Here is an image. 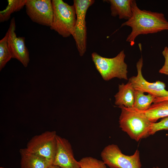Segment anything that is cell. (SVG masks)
Wrapping results in <instances>:
<instances>
[{
  "label": "cell",
  "instance_id": "obj_11",
  "mask_svg": "<svg viewBox=\"0 0 168 168\" xmlns=\"http://www.w3.org/2000/svg\"><path fill=\"white\" fill-rule=\"evenodd\" d=\"M57 148L53 165L61 168H81L75 158L72 146L67 139L57 135Z\"/></svg>",
  "mask_w": 168,
  "mask_h": 168
},
{
  "label": "cell",
  "instance_id": "obj_16",
  "mask_svg": "<svg viewBox=\"0 0 168 168\" xmlns=\"http://www.w3.org/2000/svg\"><path fill=\"white\" fill-rule=\"evenodd\" d=\"M156 98L155 96L152 94H148L145 95L144 92L140 90H135L133 108L139 111H146L150 107Z\"/></svg>",
  "mask_w": 168,
  "mask_h": 168
},
{
  "label": "cell",
  "instance_id": "obj_19",
  "mask_svg": "<svg viewBox=\"0 0 168 168\" xmlns=\"http://www.w3.org/2000/svg\"><path fill=\"white\" fill-rule=\"evenodd\" d=\"M81 168H107L102 161L91 156H86L79 161Z\"/></svg>",
  "mask_w": 168,
  "mask_h": 168
},
{
  "label": "cell",
  "instance_id": "obj_15",
  "mask_svg": "<svg viewBox=\"0 0 168 168\" xmlns=\"http://www.w3.org/2000/svg\"><path fill=\"white\" fill-rule=\"evenodd\" d=\"M152 123L168 117V100L154 103L147 110L142 111Z\"/></svg>",
  "mask_w": 168,
  "mask_h": 168
},
{
  "label": "cell",
  "instance_id": "obj_23",
  "mask_svg": "<svg viewBox=\"0 0 168 168\" xmlns=\"http://www.w3.org/2000/svg\"><path fill=\"white\" fill-rule=\"evenodd\" d=\"M48 168H61L59 166H57L54 165H52L50 166H49Z\"/></svg>",
  "mask_w": 168,
  "mask_h": 168
},
{
  "label": "cell",
  "instance_id": "obj_12",
  "mask_svg": "<svg viewBox=\"0 0 168 168\" xmlns=\"http://www.w3.org/2000/svg\"><path fill=\"white\" fill-rule=\"evenodd\" d=\"M135 90L131 83L128 82L119 85V91L114 96L115 104L118 107L123 106L132 108L135 100Z\"/></svg>",
  "mask_w": 168,
  "mask_h": 168
},
{
  "label": "cell",
  "instance_id": "obj_9",
  "mask_svg": "<svg viewBox=\"0 0 168 168\" xmlns=\"http://www.w3.org/2000/svg\"><path fill=\"white\" fill-rule=\"evenodd\" d=\"M143 65L142 56L136 63L137 75L131 77L128 80L135 90L141 91L152 94L156 97H168V91L166 90L164 83L160 81L150 82L143 77L142 73Z\"/></svg>",
  "mask_w": 168,
  "mask_h": 168
},
{
  "label": "cell",
  "instance_id": "obj_25",
  "mask_svg": "<svg viewBox=\"0 0 168 168\" xmlns=\"http://www.w3.org/2000/svg\"><path fill=\"white\" fill-rule=\"evenodd\" d=\"M0 168H5L2 167H1Z\"/></svg>",
  "mask_w": 168,
  "mask_h": 168
},
{
  "label": "cell",
  "instance_id": "obj_21",
  "mask_svg": "<svg viewBox=\"0 0 168 168\" xmlns=\"http://www.w3.org/2000/svg\"><path fill=\"white\" fill-rule=\"evenodd\" d=\"M162 53L165 58V62L159 72L161 73L168 75V47L167 46L165 47Z\"/></svg>",
  "mask_w": 168,
  "mask_h": 168
},
{
  "label": "cell",
  "instance_id": "obj_3",
  "mask_svg": "<svg viewBox=\"0 0 168 168\" xmlns=\"http://www.w3.org/2000/svg\"><path fill=\"white\" fill-rule=\"evenodd\" d=\"M53 10L52 22L50 28L63 37L73 35L76 21L74 5H70L62 0H51Z\"/></svg>",
  "mask_w": 168,
  "mask_h": 168
},
{
  "label": "cell",
  "instance_id": "obj_18",
  "mask_svg": "<svg viewBox=\"0 0 168 168\" xmlns=\"http://www.w3.org/2000/svg\"><path fill=\"white\" fill-rule=\"evenodd\" d=\"M8 33L0 40V70L4 67L7 63L12 58L7 45Z\"/></svg>",
  "mask_w": 168,
  "mask_h": 168
},
{
  "label": "cell",
  "instance_id": "obj_4",
  "mask_svg": "<svg viewBox=\"0 0 168 168\" xmlns=\"http://www.w3.org/2000/svg\"><path fill=\"white\" fill-rule=\"evenodd\" d=\"M91 56L96 69L104 80L107 81L115 77L128 79V66L124 61V50L113 58L103 57L96 52L93 53Z\"/></svg>",
  "mask_w": 168,
  "mask_h": 168
},
{
  "label": "cell",
  "instance_id": "obj_6",
  "mask_svg": "<svg viewBox=\"0 0 168 168\" xmlns=\"http://www.w3.org/2000/svg\"><path fill=\"white\" fill-rule=\"evenodd\" d=\"M57 134L55 131H46L33 137L26 148L29 152L42 157L53 165L55 157Z\"/></svg>",
  "mask_w": 168,
  "mask_h": 168
},
{
  "label": "cell",
  "instance_id": "obj_10",
  "mask_svg": "<svg viewBox=\"0 0 168 168\" xmlns=\"http://www.w3.org/2000/svg\"><path fill=\"white\" fill-rule=\"evenodd\" d=\"M16 23L15 18L10 21L8 33L7 45L12 58L19 61L25 67H26L30 61L29 52L25 44V38L17 37L15 33Z\"/></svg>",
  "mask_w": 168,
  "mask_h": 168
},
{
  "label": "cell",
  "instance_id": "obj_5",
  "mask_svg": "<svg viewBox=\"0 0 168 168\" xmlns=\"http://www.w3.org/2000/svg\"><path fill=\"white\" fill-rule=\"evenodd\" d=\"M102 161L110 168H141L140 152L137 149L132 155L123 154L116 144H109L100 153Z\"/></svg>",
  "mask_w": 168,
  "mask_h": 168
},
{
  "label": "cell",
  "instance_id": "obj_20",
  "mask_svg": "<svg viewBox=\"0 0 168 168\" xmlns=\"http://www.w3.org/2000/svg\"><path fill=\"white\" fill-rule=\"evenodd\" d=\"M162 130H168V117L163 118L159 122L152 123L149 134L153 135L158 131Z\"/></svg>",
  "mask_w": 168,
  "mask_h": 168
},
{
  "label": "cell",
  "instance_id": "obj_2",
  "mask_svg": "<svg viewBox=\"0 0 168 168\" xmlns=\"http://www.w3.org/2000/svg\"><path fill=\"white\" fill-rule=\"evenodd\" d=\"M119 107L121 109L119 127L122 131L136 141L150 135L149 131L152 123L142 111L123 106Z\"/></svg>",
  "mask_w": 168,
  "mask_h": 168
},
{
  "label": "cell",
  "instance_id": "obj_13",
  "mask_svg": "<svg viewBox=\"0 0 168 168\" xmlns=\"http://www.w3.org/2000/svg\"><path fill=\"white\" fill-rule=\"evenodd\" d=\"M21 168H48L52 165L45 159L28 151L26 148L21 149Z\"/></svg>",
  "mask_w": 168,
  "mask_h": 168
},
{
  "label": "cell",
  "instance_id": "obj_8",
  "mask_svg": "<svg viewBox=\"0 0 168 168\" xmlns=\"http://www.w3.org/2000/svg\"><path fill=\"white\" fill-rule=\"evenodd\" d=\"M26 12L30 19L38 24L50 27L53 16L51 0H27Z\"/></svg>",
  "mask_w": 168,
  "mask_h": 168
},
{
  "label": "cell",
  "instance_id": "obj_14",
  "mask_svg": "<svg viewBox=\"0 0 168 168\" xmlns=\"http://www.w3.org/2000/svg\"><path fill=\"white\" fill-rule=\"evenodd\" d=\"M133 0H108L110 5L111 15L115 17L117 16L120 19L128 20L132 15L131 4Z\"/></svg>",
  "mask_w": 168,
  "mask_h": 168
},
{
  "label": "cell",
  "instance_id": "obj_24",
  "mask_svg": "<svg viewBox=\"0 0 168 168\" xmlns=\"http://www.w3.org/2000/svg\"><path fill=\"white\" fill-rule=\"evenodd\" d=\"M153 168H160L158 166H156V167H153Z\"/></svg>",
  "mask_w": 168,
  "mask_h": 168
},
{
  "label": "cell",
  "instance_id": "obj_1",
  "mask_svg": "<svg viewBox=\"0 0 168 168\" xmlns=\"http://www.w3.org/2000/svg\"><path fill=\"white\" fill-rule=\"evenodd\" d=\"M131 9L132 17L121 26H127L131 28V31L126 40L131 46L134 44L135 40L139 35L168 30V21L163 13L142 10L134 0L132 3Z\"/></svg>",
  "mask_w": 168,
  "mask_h": 168
},
{
  "label": "cell",
  "instance_id": "obj_17",
  "mask_svg": "<svg viewBox=\"0 0 168 168\" xmlns=\"http://www.w3.org/2000/svg\"><path fill=\"white\" fill-rule=\"evenodd\" d=\"M27 0H8V5L0 12V22L7 21L12 13L20 11L25 6Z\"/></svg>",
  "mask_w": 168,
  "mask_h": 168
},
{
  "label": "cell",
  "instance_id": "obj_7",
  "mask_svg": "<svg viewBox=\"0 0 168 168\" xmlns=\"http://www.w3.org/2000/svg\"><path fill=\"white\" fill-rule=\"evenodd\" d=\"M76 21L72 35L81 56L85 53L86 49L87 32L86 16L87 11L95 2L93 0H74Z\"/></svg>",
  "mask_w": 168,
  "mask_h": 168
},
{
  "label": "cell",
  "instance_id": "obj_22",
  "mask_svg": "<svg viewBox=\"0 0 168 168\" xmlns=\"http://www.w3.org/2000/svg\"><path fill=\"white\" fill-rule=\"evenodd\" d=\"M168 100V97H156L154 100L153 103L158 102L162 101Z\"/></svg>",
  "mask_w": 168,
  "mask_h": 168
}]
</instances>
